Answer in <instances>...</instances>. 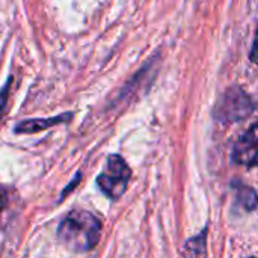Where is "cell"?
I'll return each instance as SVG.
<instances>
[{
  "mask_svg": "<svg viewBox=\"0 0 258 258\" xmlns=\"http://www.w3.org/2000/svg\"><path fill=\"white\" fill-rule=\"evenodd\" d=\"M237 200L243 206V209H246L248 212H252L257 207L255 190L252 187H249V186L240 184V187H237Z\"/></svg>",
  "mask_w": 258,
  "mask_h": 258,
  "instance_id": "8992f818",
  "label": "cell"
},
{
  "mask_svg": "<svg viewBox=\"0 0 258 258\" xmlns=\"http://www.w3.org/2000/svg\"><path fill=\"white\" fill-rule=\"evenodd\" d=\"M204 234L200 237H195L187 242L184 248V257L186 258H197L201 252H204Z\"/></svg>",
  "mask_w": 258,
  "mask_h": 258,
  "instance_id": "52a82bcc",
  "label": "cell"
},
{
  "mask_svg": "<svg viewBox=\"0 0 258 258\" xmlns=\"http://www.w3.org/2000/svg\"><path fill=\"white\" fill-rule=\"evenodd\" d=\"M233 160L239 165L254 166L257 162V133L255 124L246 132L240 139L234 144L233 148Z\"/></svg>",
  "mask_w": 258,
  "mask_h": 258,
  "instance_id": "277c9868",
  "label": "cell"
},
{
  "mask_svg": "<svg viewBox=\"0 0 258 258\" xmlns=\"http://www.w3.org/2000/svg\"><path fill=\"white\" fill-rule=\"evenodd\" d=\"M5 206H6V192H5V189L0 186V215H2V212H3V209H5Z\"/></svg>",
  "mask_w": 258,
  "mask_h": 258,
  "instance_id": "ba28073f",
  "label": "cell"
},
{
  "mask_svg": "<svg viewBox=\"0 0 258 258\" xmlns=\"http://www.w3.org/2000/svg\"><path fill=\"white\" fill-rule=\"evenodd\" d=\"M132 177V169L127 162L118 156H109L103 172L97 178L100 190L110 200H119L127 190L128 181Z\"/></svg>",
  "mask_w": 258,
  "mask_h": 258,
  "instance_id": "7a4b0ae2",
  "label": "cell"
},
{
  "mask_svg": "<svg viewBox=\"0 0 258 258\" xmlns=\"http://www.w3.org/2000/svg\"><path fill=\"white\" fill-rule=\"evenodd\" d=\"M71 118V113L68 115H59L56 118H47V119H29V121H23L15 127L17 133H36L41 130H45L54 124H60L63 121H68Z\"/></svg>",
  "mask_w": 258,
  "mask_h": 258,
  "instance_id": "5b68a950",
  "label": "cell"
},
{
  "mask_svg": "<svg viewBox=\"0 0 258 258\" xmlns=\"http://www.w3.org/2000/svg\"><path fill=\"white\" fill-rule=\"evenodd\" d=\"M252 109L254 106L248 95H245L239 89H231L221 100L216 116L222 122H234L246 118L252 112Z\"/></svg>",
  "mask_w": 258,
  "mask_h": 258,
  "instance_id": "3957f363",
  "label": "cell"
},
{
  "mask_svg": "<svg viewBox=\"0 0 258 258\" xmlns=\"http://www.w3.org/2000/svg\"><path fill=\"white\" fill-rule=\"evenodd\" d=\"M101 237V222L86 210L70 212L57 227L59 242L74 252L94 249Z\"/></svg>",
  "mask_w": 258,
  "mask_h": 258,
  "instance_id": "6da1fadb",
  "label": "cell"
}]
</instances>
